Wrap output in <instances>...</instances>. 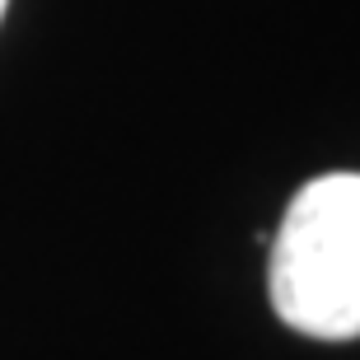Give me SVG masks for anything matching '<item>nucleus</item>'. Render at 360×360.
Listing matches in <instances>:
<instances>
[{
	"mask_svg": "<svg viewBox=\"0 0 360 360\" xmlns=\"http://www.w3.org/2000/svg\"><path fill=\"white\" fill-rule=\"evenodd\" d=\"M267 295L295 333L360 337V174H323L295 192L271 239Z\"/></svg>",
	"mask_w": 360,
	"mask_h": 360,
	"instance_id": "obj_1",
	"label": "nucleus"
},
{
	"mask_svg": "<svg viewBox=\"0 0 360 360\" xmlns=\"http://www.w3.org/2000/svg\"><path fill=\"white\" fill-rule=\"evenodd\" d=\"M5 5H10V0H0V19H5Z\"/></svg>",
	"mask_w": 360,
	"mask_h": 360,
	"instance_id": "obj_2",
	"label": "nucleus"
}]
</instances>
